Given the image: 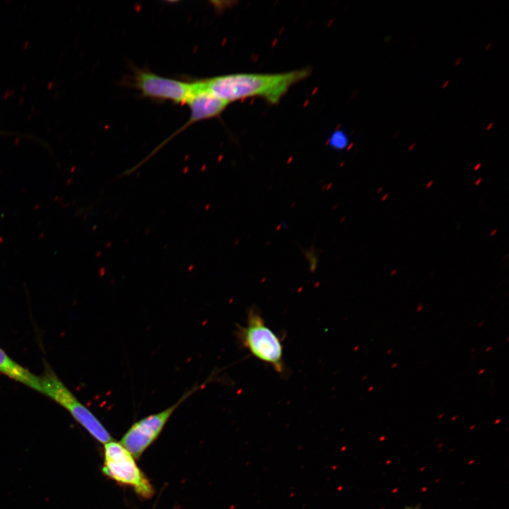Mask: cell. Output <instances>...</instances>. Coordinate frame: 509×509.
<instances>
[{
	"mask_svg": "<svg viewBox=\"0 0 509 509\" xmlns=\"http://www.w3.org/2000/svg\"><path fill=\"white\" fill-rule=\"evenodd\" d=\"M309 74L305 69L279 74H232L199 81L205 90L228 104L252 97L276 104L292 86Z\"/></svg>",
	"mask_w": 509,
	"mask_h": 509,
	"instance_id": "obj_1",
	"label": "cell"
},
{
	"mask_svg": "<svg viewBox=\"0 0 509 509\" xmlns=\"http://www.w3.org/2000/svg\"><path fill=\"white\" fill-rule=\"evenodd\" d=\"M235 335L240 344L253 356L270 365L278 373H285L282 341L267 325L255 307L249 309L246 325H237Z\"/></svg>",
	"mask_w": 509,
	"mask_h": 509,
	"instance_id": "obj_2",
	"label": "cell"
},
{
	"mask_svg": "<svg viewBox=\"0 0 509 509\" xmlns=\"http://www.w3.org/2000/svg\"><path fill=\"white\" fill-rule=\"evenodd\" d=\"M40 379L42 393L67 410L95 439L104 445L113 440L102 423L66 387L50 367L45 368Z\"/></svg>",
	"mask_w": 509,
	"mask_h": 509,
	"instance_id": "obj_3",
	"label": "cell"
},
{
	"mask_svg": "<svg viewBox=\"0 0 509 509\" xmlns=\"http://www.w3.org/2000/svg\"><path fill=\"white\" fill-rule=\"evenodd\" d=\"M103 472L115 481L132 487L143 498H150L153 488L135 462L130 452L120 443L112 440L105 444Z\"/></svg>",
	"mask_w": 509,
	"mask_h": 509,
	"instance_id": "obj_4",
	"label": "cell"
},
{
	"mask_svg": "<svg viewBox=\"0 0 509 509\" xmlns=\"http://www.w3.org/2000/svg\"><path fill=\"white\" fill-rule=\"evenodd\" d=\"M199 387L195 386L188 390L174 404L165 410L149 415L134 423L124 435L120 443L134 459L139 458L158 437L175 409Z\"/></svg>",
	"mask_w": 509,
	"mask_h": 509,
	"instance_id": "obj_5",
	"label": "cell"
},
{
	"mask_svg": "<svg viewBox=\"0 0 509 509\" xmlns=\"http://www.w3.org/2000/svg\"><path fill=\"white\" fill-rule=\"evenodd\" d=\"M133 86L144 97L169 100L175 104L187 103L193 90V81L168 78L139 69L134 71Z\"/></svg>",
	"mask_w": 509,
	"mask_h": 509,
	"instance_id": "obj_6",
	"label": "cell"
},
{
	"mask_svg": "<svg viewBox=\"0 0 509 509\" xmlns=\"http://www.w3.org/2000/svg\"><path fill=\"white\" fill-rule=\"evenodd\" d=\"M190 110V115L187 122L170 136L163 144L171 139L190 125L205 119L213 118L219 115L228 105L225 101L216 97L201 85L199 80L193 81V91L187 103Z\"/></svg>",
	"mask_w": 509,
	"mask_h": 509,
	"instance_id": "obj_7",
	"label": "cell"
},
{
	"mask_svg": "<svg viewBox=\"0 0 509 509\" xmlns=\"http://www.w3.org/2000/svg\"><path fill=\"white\" fill-rule=\"evenodd\" d=\"M0 373L42 393L40 377L13 361L1 348Z\"/></svg>",
	"mask_w": 509,
	"mask_h": 509,
	"instance_id": "obj_8",
	"label": "cell"
},
{
	"mask_svg": "<svg viewBox=\"0 0 509 509\" xmlns=\"http://www.w3.org/2000/svg\"><path fill=\"white\" fill-rule=\"evenodd\" d=\"M348 144V139L343 133L334 134L330 140V145L336 149H344Z\"/></svg>",
	"mask_w": 509,
	"mask_h": 509,
	"instance_id": "obj_9",
	"label": "cell"
},
{
	"mask_svg": "<svg viewBox=\"0 0 509 509\" xmlns=\"http://www.w3.org/2000/svg\"><path fill=\"white\" fill-rule=\"evenodd\" d=\"M404 509H413V507H406Z\"/></svg>",
	"mask_w": 509,
	"mask_h": 509,
	"instance_id": "obj_10",
	"label": "cell"
},
{
	"mask_svg": "<svg viewBox=\"0 0 509 509\" xmlns=\"http://www.w3.org/2000/svg\"><path fill=\"white\" fill-rule=\"evenodd\" d=\"M413 509H420V508H419L418 507H416V508L413 507Z\"/></svg>",
	"mask_w": 509,
	"mask_h": 509,
	"instance_id": "obj_11",
	"label": "cell"
}]
</instances>
